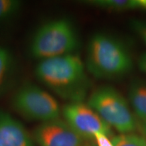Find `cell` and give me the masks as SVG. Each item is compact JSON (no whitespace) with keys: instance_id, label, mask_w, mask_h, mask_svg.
<instances>
[{"instance_id":"obj_1","label":"cell","mask_w":146,"mask_h":146,"mask_svg":"<svg viewBox=\"0 0 146 146\" xmlns=\"http://www.w3.org/2000/svg\"><path fill=\"white\" fill-rule=\"evenodd\" d=\"M86 70L81 58L74 54L39 61L35 75L68 103L84 102L90 87Z\"/></svg>"},{"instance_id":"obj_2","label":"cell","mask_w":146,"mask_h":146,"mask_svg":"<svg viewBox=\"0 0 146 146\" xmlns=\"http://www.w3.org/2000/svg\"><path fill=\"white\" fill-rule=\"evenodd\" d=\"M85 67L95 78L113 80L123 77L133 69V60L127 47L117 38L98 33L87 47Z\"/></svg>"},{"instance_id":"obj_3","label":"cell","mask_w":146,"mask_h":146,"mask_svg":"<svg viewBox=\"0 0 146 146\" xmlns=\"http://www.w3.org/2000/svg\"><path fill=\"white\" fill-rule=\"evenodd\" d=\"M80 46L77 31L67 18H58L43 23L33 35L29 52L34 59H50L74 54Z\"/></svg>"},{"instance_id":"obj_4","label":"cell","mask_w":146,"mask_h":146,"mask_svg":"<svg viewBox=\"0 0 146 146\" xmlns=\"http://www.w3.org/2000/svg\"><path fill=\"white\" fill-rule=\"evenodd\" d=\"M87 103L108 125L122 134L131 133L136 129L135 118L129 103L114 87H98L91 93Z\"/></svg>"},{"instance_id":"obj_5","label":"cell","mask_w":146,"mask_h":146,"mask_svg":"<svg viewBox=\"0 0 146 146\" xmlns=\"http://www.w3.org/2000/svg\"><path fill=\"white\" fill-rule=\"evenodd\" d=\"M13 109L25 118L41 123L59 118L61 108L50 94L33 83L20 86L11 98Z\"/></svg>"},{"instance_id":"obj_6","label":"cell","mask_w":146,"mask_h":146,"mask_svg":"<svg viewBox=\"0 0 146 146\" xmlns=\"http://www.w3.org/2000/svg\"><path fill=\"white\" fill-rule=\"evenodd\" d=\"M62 113L65 121L83 139H94L97 133L112 135L110 126L87 103L68 102L64 106Z\"/></svg>"},{"instance_id":"obj_7","label":"cell","mask_w":146,"mask_h":146,"mask_svg":"<svg viewBox=\"0 0 146 146\" xmlns=\"http://www.w3.org/2000/svg\"><path fill=\"white\" fill-rule=\"evenodd\" d=\"M33 135L39 146H82L83 142V139L60 118L42 123Z\"/></svg>"},{"instance_id":"obj_8","label":"cell","mask_w":146,"mask_h":146,"mask_svg":"<svg viewBox=\"0 0 146 146\" xmlns=\"http://www.w3.org/2000/svg\"><path fill=\"white\" fill-rule=\"evenodd\" d=\"M0 146H34L24 126L0 110Z\"/></svg>"},{"instance_id":"obj_9","label":"cell","mask_w":146,"mask_h":146,"mask_svg":"<svg viewBox=\"0 0 146 146\" xmlns=\"http://www.w3.org/2000/svg\"><path fill=\"white\" fill-rule=\"evenodd\" d=\"M16 62L8 47L0 45V97L13 85L16 74Z\"/></svg>"},{"instance_id":"obj_10","label":"cell","mask_w":146,"mask_h":146,"mask_svg":"<svg viewBox=\"0 0 146 146\" xmlns=\"http://www.w3.org/2000/svg\"><path fill=\"white\" fill-rule=\"evenodd\" d=\"M85 4L112 12L146 11V0H88Z\"/></svg>"},{"instance_id":"obj_11","label":"cell","mask_w":146,"mask_h":146,"mask_svg":"<svg viewBox=\"0 0 146 146\" xmlns=\"http://www.w3.org/2000/svg\"><path fill=\"white\" fill-rule=\"evenodd\" d=\"M129 99L135 114L146 121V81H136L131 83Z\"/></svg>"},{"instance_id":"obj_12","label":"cell","mask_w":146,"mask_h":146,"mask_svg":"<svg viewBox=\"0 0 146 146\" xmlns=\"http://www.w3.org/2000/svg\"><path fill=\"white\" fill-rule=\"evenodd\" d=\"M22 8L23 3L19 0H0V25L15 18Z\"/></svg>"},{"instance_id":"obj_13","label":"cell","mask_w":146,"mask_h":146,"mask_svg":"<svg viewBox=\"0 0 146 146\" xmlns=\"http://www.w3.org/2000/svg\"><path fill=\"white\" fill-rule=\"evenodd\" d=\"M114 146H146V139L132 133L121 134L112 138Z\"/></svg>"},{"instance_id":"obj_14","label":"cell","mask_w":146,"mask_h":146,"mask_svg":"<svg viewBox=\"0 0 146 146\" xmlns=\"http://www.w3.org/2000/svg\"><path fill=\"white\" fill-rule=\"evenodd\" d=\"M131 28L146 44V21L133 20L131 23Z\"/></svg>"},{"instance_id":"obj_15","label":"cell","mask_w":146,"mask_h":146,"mask_svg":"<svg viewBox=\"0 0 146 146\" xmlns=\"http://www.w3.org/2000/svg\"><path fill=\"white\" fill-rule=\"evenodd\" d=\"M94 139L96 140L98 146H114L112 140L108 136L102 133H97L94 135Z\"/></svg>"},{"instance_id":"obj_16","label":"cell","mask_w":146,"mask_h":146,"mask_svg":"<svg viewBox=\"0 0 146 146\" xmlns=\"http://www.w3.org/2000/svg\"><path fill=\"white\" fill-rule=\"evenodd\" d=\"M138 66L140 70L146 73V52L142 54L139 58Z\"/></svg>"},{"instance_id":"obj_17","label":"cell","mask_w":146,"mask_h":146,"mask_svg":"<svg viewBox=\"0 0 146 146\" xmlns=\"http://www.w3.org/2000/svg\"><path fill=\"white\" fill-rule=\"evenodd\" d=\"M143 129L144 133H145V135H146V121H144V124H143Z\"/></svg>"}]
</instances>
